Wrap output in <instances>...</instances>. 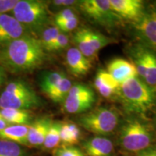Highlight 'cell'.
I'll list each match as a JSON object with an SVG mask.
<instances>
[{"instance_id":"cell-1","label":"cell","mask_w":156,"mask_h":156,"mask_svg":"<svg viewBox=\"0 0 156 156\" xmlns=\"http://www.w3.org/2000/svg\"><path fill=\"white\" fill-rule=\"evenodd\" d=\"M46 50L40 39L30 35L23 36L3 46L0 61L10 71L30 72L40 67L46 60Z\"/></svg>"},{"instance_id":"cell-2","label":"cell","mask_w":156,"mask_h":156,"mask_svg":"<svg viewBox=\"0 0 156 156\" xmlns=\"http://www.w3.org/2000/svg\"><path fill=\"white\" fill-rule=\"evenodd\" d=\"M128 112L143 114L152 108L155 101V90L136 76L120 86L119 94Z\"/></svg>"},{"instance_id":"cell-3","label":"cell","mask_w":156,"mask_h":156,"mask_svg":"<svg viewBox=\"0 0 156 156\" xmlns=\"http://www.w3.org/2000/svg\"><path fill=\"white\" fill-rule=\"evenodd\" d=\"M153 134L147 124L138 119L126 120L120 130L119 143L126 151L140 153L148 149Z\"/></svg>"},{"instance_id":"cell-4","label":"cell","mask_w":156,"mask_h":156,"mask_svg":"<svg viewBox=\"0 0 156 156\" xmlns=\"http://www.w3.org/2000/svg\"><path fill=\"white\" fill-rule=\"evenodd\" d=\"M41 100L34 90L24 82L16 80L7 84L0 95V108L21 110L36 108Z\"/></svg>"},{"instance_id":"cell-5","label":"cell","mask_w":156,"mask_h":156,"mask_svg":"<svg viewBox=\"0 0 156 156\" xmlns=\"http://www.w3.org/2000/svg\"><path fill=\"white\" fill-rule=\"evenodd\" d=\"M12 13V16L28 30H38L48 20L47 5L38 0H19Z\"/></svg>"},{"instance_id":"cell-6","label":"cell","mask_w":156,"mask_h":156,"mask_svg":"<svg viewBox=\"0 0 156 156\" xmlns=\"http://www.w3.org/2000/svg\"><path fill=\"white\" fill-rule=\"evenodd\" d=\"M78 122L87 131L98 135H106L114 131L119 124V117L112 109L100 107L83 114Z\"/></svg>"},{"instance_id":"cell-7","label":"cell","mask_w":156,"mask_h":156,"mask_svg":"<svg viewBox=\"0 0 156 156\" xmlns=\"http://www.w3.org/2000/svg\"><path fill=\"white\" fill-rule=\"evenodd\" d=\"M79 5L88 18L105 27L112 28L120 20L111 7L110 0H84Z\"/></svg>"},{"instance_id":"cell-8","label":"cell","mask_w":156,"mask_h":156,"mask_svg":"<svg viewBox=\"0 0 156 156\" xmlns=\"http://www.w3.org/2000/svg\"><path fill=\"white\" fill-rule=\"evenodd\" d=\"M95 102V93L90 87L76 84L72 86L64 101V108L69 114H79L90 108Z\"/></svg>"},{"instance_id":"cell-9","label":"cell","mask_w":156,"mask_h":156,"mask_svg":"<svg viewBox=\"0 0 156 156\" xmlns=\"http://www.w3.org/2000/svg\"><path fill=\"white\" fill-rule=\"evenodd\" d=\"M138 36L148 46L156 51V11L151 9L145 11L139 20L134 23Z\"/></svg>"},{"instance_id":"cell-10","label":"cell","mask_w":156,"mask_h":156,"mask_svg":"<svg viewBox=\"0 0 156 156\" xmlns=\"http://www.w3.org/2000/svg\"><path fill=\"white\" fill-rule=\"evenodd\" d=\"M28 29L14 17L0 15V45L5 46L21 37L29 35Z\"/></svg>"},{"instance_id":"cell-11","label":"cell","mask_w":156,"mask_h":156,"mask_svg":"<svg viewBox=\"0 0 156 156\" xmlns=\"http://www.w3.org/2000/svg\"><path fill=\"white\" fill-rule=\"evenodd\" d=\"M112 10L119 18L134 23L141 18L145 12L144 3L141 0H110Z\"/></svg>"},{"instance_id":"cell-12","label":"cell","mask_w":156,"mask_h":156,"mask_svg":"<svg viewBox=\"0 0 156 156\" xmlns=\"http://www.w3.org/2000/svg\"><path fill=\"white\" fill-rule=\"evenodd\" d=\"M107 72L119 85L138 76L134 64L122 58L112 59L107 65Z\"/></svg>"},{"instance_id":"cell-13","label":"cell","mask_w":156,"mask_h":156,"mask_svg":"<svg viewBox=\"0 0 156 156\" xmlns=\"http://www.w3.org/2000/svg\"><path fill=\"white\" fill-rule=\"evenodd\" d=\"M66 62L70 73L76 77H82L87 75L92 67L90 59L85 57L75 47L69 48L67 51Z\"/></svg>"},{"instance_id":"cell-14","label":"cell","mask_w":156,"mask_h":156,"mask_svg":"<svg viewBox=\"0 0 156 156\" xmlns=\"http://www.w3.org/2000/svg\"><path fill=\"white\" fill-rule=\"evenodd\" d=\"M83 147L87 156H112L114 152L112 140L101 136L85 140Z\"/></svg>"},{"instance_id":"cell-15","label":"cell","mask_w":156,"mask_h":156,"mask_svg":"<svg viewBox=\"0 0 156 156\" xmlns=\"http://www.w3.org/2000/svg\"><path fill=\"white\" fill-rule=\"evenodd\" d=\"M94 84L99 93L107 98L119 94L121 85L106 70L100 69L98 71Z\"/></svg>"},{"instance_id":"cell-16","label":"cell","mask_w":156,"mask_h":156,"mask_svg":"<svg viewBox=\"0 0 156 156\" xmlns=\"http://www.w3.org/2000/svg\"><path fill=\"white\" fill-rule=\"evenodd\" d=\"M51 122L52 121L48 117H41L29 125L27 136L28 145L38 147L44 145L45 137Z\"/></svg>"},{"instance_id":"cell-17","label":"cell","mask_w":156,"mask_h":156,"mask_svg":"<svg viewBox=\"0 0 156 156\" xmlns=\"http://www.w3.org/2000/svg\"><path fill=\"white\" fill-rule=\"evenodd\" d=\"M29 125H10L0 130V140L16 142L21 145H28Z\"/></svg>"},{"instance_id":"cell-18","label":"cell","mask_w":156,"mask_h":156,"mask_svg":"<svg viewBox=\"0 0 156 156\" xmlns=\"http://www.w3.org/2000/svg\"><path fill=\"white\" fill-rule=\"evenodd\" d=\"M73 41L77 46L76 48L88 59L94 58L97 56L98 53L94 50L87 37V28H80L75 32Z\"/></svg>"},{"instance_id":"cell-19","label":"cell","mask_w":156,"mask_h":156,"mask_svg":"<svg viewBox=\"0 0 156 156\" xmlns=\"http://www.w3.org/2000/svg\"><path fill=\"white\" fill-rule=\"evenodd\" d=\"M0 113L10 125H28L32 118L28 111L21 109L4 108L0 110Z\"/></svg>"},{"instance_id":"cell-20","label":"cell","mask_w":156,"mask_h":156,"mask_svg":"<svg viewBox=\"0 0 156 156\" xmlns=\"http://www.w3.org/2000/svg\"><path fill=\"white\" fill-rule=\"evenodd\" d=\"M72 86V82L64 75L47 95L54 102L62 103L67 98Z\"/></svg>"},{"instance_id":"cell-21","label":"cell","mask_w":156,"mask_h":156,"mask_svg":"<svg viewBox=\"0 0 156 156\" xmlns=\"http://www.w3.org/2000/svg\"><path fill=\"white\" fill-rule=\"evenodd\" d=\"M148 51L149 49L142 47L134 48L133 52L134 65L136 68L138 77L142 80L145 78L146 69H147L148 62Z\"/></svg>"},{"instance_id":"cell-22","label":"cell","mask_w":156,"mask_h":156,"mask_svg":"<svg viewBox=\"0 0 156 156\" xmlns=\"http://www.w3.org/2000/svg\"><path fill=\"white\" fill-rule=\"evenodd\" d=\"M65 75L61 72L52 71L45 73L41 78L40 86L42 91L48 95Z\"/></svg>"},{"instance_id":"cell-23","label":"cell","mask_w":156,"mask_h":156,"mask_svg":"<svg viewBox=\"0 0 156 156\" xmlns=\"http://www.w3.org/2000/svg\"><path fill=\"white\" fill-rule=\"evenodd\" d=\"M60 128H61V122H51L43 145L45 148L48 150L54 149L57 147L58 144L61 142Z\"/></svg>"},{"instance_id":"cell-24","label":"cell","mask_w":156,"mask_h":156,"mask_svg":"<svg viewBox=\"0 0 156 156\" xmlns=\"http://www.w3.org/2000/svg\"><path fill=\"white\" fill-rule=\"evenodd\" d=\"M0 156H26V154L20 144L0 140Z\"/></svg>"},{"instance_id":"cell-25","label":"cell","mask_w":156,"mask_h":156,"mask_svg":"<svg viewBox=\"0 0 156 156\" xmlns=\"http://www.w3.org/2000/svg\"><path fill=\"white\" fill-rule=\"evenodd\" d=\"M150 87L155 89L156 87V55L149 50L148 51V62L147 69L143 80Z\"/></svg>"},{"instance_id":"cell-26","label":"cell","mask_w":156,"mask_h":156,"mask_svg":"<svg viewBox=\"0 0 156 156\" xmlns=\"http://www.w3.org/2000/svg\"><path fill=\"white\" fill-rule=\"evenodd\" d=\"M87 37L93 48L97 53L105 46L112 43V39L89 28H87Z\"/></svg>"},{"instance_id":"cell-27","label":"cell","mask_w":156,"mask_h":156,"mask_svg":"<svg viewBox=\"0 0 156 156\" xmlns=\"http://www.w3.org/2000/svg\"><path fill=\"white\" fill-rule=\"evenodd\" d=\"M60 33L61 31L58 30L57 27H50L43 31L41 38L40 39V41L46 51H49L51 47L55 42Z\"/></svg>"},{"instance_id":"cell-28","label":"cell","mask_w":156,"mask_h":156,"mask_svg":"<svg viewBox=\"0 0 156 156\" xmlns=\"http://www.w3.org/2000/svg\"><path fill=\"white\" fill-rule=\"evenodd\" d=\"M54 156H86L81 150L73 145H63L54 151Z\"/></svg>"},{"instance_id":"cell-29","label":"cell","mask_w":156,"mask_h":156,"mask_svg":"<svg viewBox=\"0 0 156 156\" xmlns=\"http://www.w3.org/2000/svg\"><path fill=\"white\" fill-rule=\"evenodd\" d=\"M75 17H77L75 11L71 7H67V8L63 9L62 10L58 12L56 15L54 21H55L56 25L57 26V25Z\"/></svg>"},{"instance_id":"cell-30","label":"cell","mask_w":156,"mask_h":156,"mask_svg":"<svg viewBox=\"0 0 156 156\" xmlns=\"http://www.w3.org/2000/svg\"><path fill=\"white\" fill-rule=\"evenodd\" d=\"M68 44H69V37L67 35L60 33L55 42L51 47L49 51H59L64 49L68 46Z\"/></svg>"},{"instance_id":"cell-31","label":"cell","mask_w":156,"mask_h":156,"mask_svg":"<svg viewBox=\"0 0 156 156\" xmlns=\"http://www.w3.org/2000/svg\"><path fill=\"white\" fill-rule=\"evenodd\" d=\"M78 23H79V19L77 17H73V18L66 21L62 24L57 25V28L60 31L63 32H69V31L73 30L77 27Z\"/></svg>"},{"instance_id":"cell-32","label":"cell","mask_w":156,"mask_h":156,"mask_svg":"<svg viewBox=\"0 0 156 156\" xmlns=\"http://www.w3.org/2000/svg\"><path fill=\"white\" fill-rule=\"evenodd\" d=\"M60 140H61V142H62L63 145H72L71 138H70L67 123H61Z\"/></svg>"},{"instance_id":"cell-33","label":"cell","mask_w":156,"mask_h":156,"mask_svg":"<svg viewBox=\"0 0 156 156\" xmlns=\"http://www.w3.org/2000/svg\"><path fill=\"white\" fill-rule=\"evenodd\" d=\"M68 129H69L70 138H71L72 145L74 144L77 143L79 141L80 137V130L78 126L72 122L67 123Z\"/></svg>"},{"instance_id":"cell-34","label":"cell","mask_w":156,"mask_h":156,"mask_svg":"<svg viewBox=\"0 0 156 156\" xmlns=\"http://www.w3.org/2000/svg\"><path fill=\"white\" fill-rule=\"evenodd\" d=\"M19 0H0V15L13 10Z\"/></svg>"},{"instance_id":"cell-35","label":"cell","mask_w":156,"mask_h":156,"mask_svg":"<svg viewBox=\"0 0 156 156\" xmlns=\"http://www.w3.org/2000/svg\"><path fill=\"white\" fill-rule=\"evenodd\" d=\"M78 2L73 1V0H56V1L52 2V4L54 5L57 6H63V7H69V6H73L75 4H77Z\"/></svg>"},{"instance_id":"cell-36","label":"cell","mask_w":156,"mask_h":156,"mask_svg":"<svg viewBox=\"0 0 156 156\" xmlns=\"http://www.w3.org/2000/svg\"><path fill=\"white\" fill-rule=\"evenodd\" d=\"M137 156H156V150L155 149H148L140 152Z\"/></svg>"},{"instance_id":"cell-37","label":"cell","mask_w":156,"mask_h":156,"mask_svg":"<svg viewBox=\"0 0 156 156\" xmlns=\"http://www.w3.org/2000/svg\"><path fill=\"white\" fill-rule=\"evenodd\" d=\"M9 126H10V124H9L8 123L6 122L3 116H2L1 113H0V130L3 129Z\"/></svg>"},{"instance_id":"cell-38","label":"cell","mask_w":156,"mask_h":156,"mask_svg":"<svg viewBox=\"0 0 156 156\" xmlns=\"http://www.w3.org/2000/svg\"><path fill=\"white\" fill-rule=\"evenodd\" d=\"M4 79H5V74H4L2 68L0 67V86H1L2 84L3 83Z\"/></svg>"},{"instance_id":"cell-39","label":"cell","mask_w":156,"mask_h":156,"mask_svg":"<svg viewBox=\"0 0 156 156\" xmlns=\"http://www.w3.org/2000/svg\"><path fill=\"white\" fill-rule=\"evenodd\" d=\"M155 9V11H156V9Z\"/></svg>"}]
</instances>
